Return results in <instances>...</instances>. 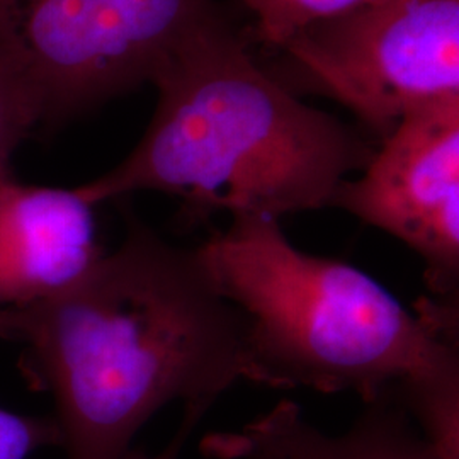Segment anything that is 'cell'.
Instances as JSON below:
<instances>
[{"instance_id":"obj_4","label":"cell","mask_w":459,"mask_h":459,"mask_svg":"<svg viewBox=\"0 0 459 459\" xmlns=\"http://www.w3.org/2000/svg\"><path fill=\"white\" fill-rule=\"evenodd\" d=\"M212 0H0V51L41 121H60L152 81Z\"/></svg>"},{"instance_id":"obj_11","label":"cell","mask_w":459,"mask_h":459,"mask_svg":"<svg viewBox=\"0 0 459 459\" xmlns=\"http://www.w3.org/2000/svg\"><path fill=\"white\" fill-rule=\"evenodd\" d=\"M48 444H60L56 422L0 407V459H28L36 449Z\"/></svg>"},{"instance_id":"obj_7","label":"cell","mask_w":459,"mask_h":459,"mask_svg":"<svg viewBox=\"0 0 459 459\" xmlns=\"http://www.w3.org/2000/svg\"><path fill=\"white\" fill-rule=\"evenodd\" d=\"M94 204L79 189L0 181V310L66 291L104 255Z\"/></svg>"},{"instance_id":"obj_8","label":"cell","mask_w":459,"mask_h":459,"mask_svg":"<svg viewBox=\"0 0 459 459\" xmlns=\"http://www.w3.org/2000/svg\"><path fill=\"white\" fill-rule=\"evenodd\" d=\"M199 449L210 459H444L390 396L364 403L342 434L320 430L298 403L281 400L240 429L204 436Z\"/></svg>"},{"instance_id":"obj_1","label":"cell","mask_w":459,"mask_h":459,"mask_svg":"<svg viewBox=\"0 0 459 459\" xmlns=\"http://www.w3.org/2000/svg\"><path fill=\"white\" fill-rule=\"evenodd\" d=\"M2 337L28 345L68 459H121L167 403L210 411L248 381L244 318L196 248L170 246L134 218L123 244L66 291L2 310Z\"/></svg>"},{"instance_id":"obj_5","label":"cell","mask_w":459,"mask_h":459,"mask_svg":"<svg viewBox=\"0 0 459 459\" xmlns=\"http://www.w3.org/2000/svg\"><path fill=\"white\" fill-rule=\"evenodd\" d=\"M281 48L307 83L383 138L411 111L459 98V0H381L310 24Z\"/></svg>"},{"instance_id":"obj_6","label":"cell","mask_w":459,"mask_h":459,"mask_svg":"<svg viewBox=\"0 0 459 459\" xmlns=\"http://www.w3.org/2000/svg\"><path fill=\"white\" fill-rule=\"evenodd\" d=\"M328 206L409 247L426 265L434 301L458 307L459 98L402 117L361 178L341 182Z\"/></svg>"},{"instance_id":"obj_12","label":"cell","mask_w":459,"mask_h":459,"mask_svg":"<svg viewBox=\"0 0 459 459\" xmlns=\"http://www.w3.org/2000/svg\"><path fill=\"white\" fill-rule=\"evenodd\" d=\"M191 432H193L191 427L187 426V424H181L178 434L174 436V439L170 441V444L165 447L162 453H159L155 456H147L143 453H132L130 451L128 455H125L121 459H178L179 455H181L182 444L189 437Z\"/></svg>"},{"instance_id":"obj_10","label":"cell","mask_w":459,"mask_h":459,"mask_svg":"<svg viewBox=\"0 0 459 459\" xmlns=\"http://www.w3.org/2000/svg\"><path fill=\"white\" fill-rule=\"evenodd\" d=\"M41 123L33 92L0 51V181L11 178V159L21 142Z\"/></svg>"},{"instance_id":"obj_2","label":"cell","mask_w":459,"mask_h":459,"mask_svg":"<svg viewBox=\"0 0 459 459\" xmlns=\"http://www.w3.org/2000/svg\"><path fill=\"white\" fill-rule=\"evenodd\" d=\"M246 325L248 381L398 400L444 459H459L458 308L411 315L351 264L293 246L267 216H233L196 247Z\"/></svg>"},{"instance_id":"obj_9","label":"cell","mask_w":459,"mask_h":459,"mask_svg":"<svg viewBox=\"0 0 459 459\" xmlns=\"http://www.w3.org/2000/svg\"><path fill=\"white\" fill-rule=\"evenodd\" d=\"M255 17L259 39L281 48L303 28L381 0H240Z\"/></svg>"},{"instance_id":"obj_3","label":"cell","mask_w":459,"mask_h":459,"mask_svg":"<svg viewBox=\"0 0 459 459\" xmlns=\"http://www.w3.org/2000/svg\"><path fill=\"white\" fill-rule=\"evenodd\" d=\"M150 82L159 104L132 153L79 189L91 204L155 191L182 199L184 221L218 212L320 210L375 155L366 138L269 77L213 9L184 34Z\"/></svg>"},{"instance_id":"obj_13","label":"cell","mask_w":459,"mask_h":459,"mask_svg":"<svg viewBox=\"0 0 459 459\" xmlns=\"http://www.w3.org/2000/svg\"><path fill=\"white\" fill-rule=\"evenodd\" d=\"M0 337H2V310H0Z\"/></svg>"}]
</instances>
